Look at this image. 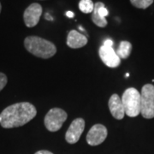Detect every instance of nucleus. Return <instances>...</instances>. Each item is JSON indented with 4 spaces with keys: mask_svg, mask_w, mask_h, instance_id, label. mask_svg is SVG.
<instances>
[{
    "mask_svg": "<svg viewBox=\"0 0 154 154\" xmlns=\"http://www.w3.org/2000/svg\"><path fill=\"white\" fill-rule=\"evenodd\" d=\"M42 6L38 3H33L28 6L23 13V20L28 28L35 27L39 22L42 15Z\"/></svg>",
    "mask_w": 154,
    "mask_h": 154,
    "instance_id": "nucleus-7",
    "label": "nucleus"
},
{
    "mask_svg": "<svg viewBox=\"0 0 154 154\" xmlns=\"http://www.w3.org/2000/svg\"><path fill=\"white\" fill-rule=\"evenodd\" d=\"M34 154H53L51 152L46 151V150H41V151H38L36 152Z\"/></svg>",
    "mask_w": 154,
    "mask_h": 154,
    "instance_id": "nucleus-18",
    "label": "nucleus"
},
{
    "mask_svg": "<svg viewBox=\"0 0 154 154\" xmlns=\"http://www.w3.org/2000/svg\"><path fill=\"white\" fill-rule=\"evenodd\" d=\"M108 105H109L110 113L115 119L122 120L124 117V115H125L124 107L122 103L121 98L117 94H112L110 96Z\"/></svg>",
    "mask_w": 154,
    "mask_h": 154,
    "instance_id": "nucleus-11",
    "label": "nucleus"
},
{
    "mask_svg": "<svg viewBox=\"0 0 154 154\" xmlns=\"http://www.w3.org/2000/svg\"><path fill=\"white\" fill-rule=\"evenodd\" d=\"M140 113L146 119L154 117V86L144 85L140 93Z\"/></svg>",
    "mask_w": 154,
    "mask_h": 154,
    "instance_id": "nucleus-4",
    "label": "nucleus"
},
{
    "mask_svg": "<svg viewBox=\"0 0 154 154\" xmlns=\"http://www.w3.org/2000/svg\"><path fill=\"white\" fill-rule=\"evenodd\" d=\"M121 99L128 116L135 117L140 113V93L137 89L134 88L126 89Z\"/></svg>",
    "mask_w": 154,
    "mask_h": 154,
    "instance_id": "nucleus-3",
    "label": "nucleus"
},
{
    "mask_svg": "<svg viewBox=\"0 0 154 154\" xmlns=\"http://www.w3.org/2000/svg\"><path fill=\"white\" fill-rule=\"evenodd\" d=\"M129 76V74H126V77Z\"/></svg>",
    "mask_w": 154,
    "mask_h": 154,
    "instance_id": "nucleus-22",
    "label": "nucleus"
},
{
    "mask_svg": "<svg viewBox=\"0 0 154 154\" xmlns=\"http://www.w3.org/2000/svg\"><path fill=\"white\" fill-rule=\"evenodd\" d=\"M99 55L102 62L109 68H116L121 64V58L117 56L112 46L103 45L99 47Z\"/></svg>",
    "mask_w": 154,
    "mask_h": 154,
    "instance_id": "nucleus-8",
    "label": "nucleus"
},
{
    "mask_svg": "<svg viewBox=\"0 0 154 154\" xmlns=\"http://www.w3.org/2000/svg\"><path fill=\"white\" fill-rule=\"evenodd\" d=\"M104 45H107V46H113V41L110 39V38H108V39H106L105 40V42H104Z\"/></svg>",
    "mask_w": 154,
    "mask_h": 154,
    "instance_id": "nucleus-17",
    "label": "nucleus"
},
{
    "mask_svg": "<svg viewBox=\"0 0 154 154\" xmlns=\"http://www.w3.org/2000/svg\"><path fill=\"white\" fill-rule=\"evenodd\" d=\"M37 115L35 106L28 102L16 103L6 107L0 113V125L4 128L24 126Z\"/></svg>",
    "mask_w": 154,
    "mask_h": 154,
    "instance_id": "nucleus-1",
    "label": "nucleus"
},
{
    "mask_svg": "<svg viewBox=\"0 0 154 154\" xmlns=\"http://www.w3.org/2000/svg\"><path fill=\"white\" fill-rule=\"evenodd\" d=\"M45 19L48 20V21H51V20H52V17H50L49 14H46V15H45Z\"/></svg>",
    "mask_w": 154,
    "mask_h": 154,
    "instance_id": "nucleus-20",
    "label": "nucleus"
},
{
    "mask_svg": "<svg viewBox=\"0 0 154 154\" xmlns=\"http://www.w3.org/2000/svg\"><path fill=\"white\" fill-rule=\"evenodd\" d=\"M109 15V11L105 8L102 2H97L94 4V9L92 13V21L96 26L99 28H105L108 24L106 17Z\"/></svg>",
    "mask_w": 154,
    "mask_h": 154,
    "instance_id": "nucleus-10",
    "label": "nucleus"
},
{
    "mask_svg": "<svg viewBox=\"0 0 154 154\" xmlns=\"http://www.w3.org/2000/svg\"><path fill=\"white\" fill-rule=\"evenodd\" d=\"M132 51V44L128 41H121L118 46V49L116 50V54L122 59H127Z\"/></svg>",
    "mask_w": 154,
    "mask_h": 154,
    "instance_id": "nucleus-13",
    "label": "nucleus"
},
{
    "mask_svg": "<svg viewBox=\"0 0 154 154\" xmlns=\"http://www.w3.org/2000/svg\"><path fill=\"white\" fill-rule=\"evenodd\" d=\"M88 44V38L76 30H71L67 37V45L72 49H79Z\"/></svg>",
    "mask_w": 154,
    "mask_h": 154,
    "instance_id": "nucleus-12",
    "label": "nucleus"
},
{
    "mask_svg": "<svg viewBox=\"0 0 154 154\" xmlns=\"http://www.w3.org/2000/svg\"><path fill=\"white\" fill-rule=\"evenodd\" d=\"M66 16L69 18H72V17H75V14L72 12V11H67L66 12Z\"/></svg>",
    "mask_w": 154,
    "mask_h": 154,
    "instance_id": "nucleus-19",
    "label": "nucleus"
},
{
    "mask_svg": "<svg viewBox=\"0 0 154 154\" xmlns=\"http://www.w3.org/2000/svg\"><path fill=\"white\" fill-rule=\"evenodd\" d=\"M24 46L33 56L47 59L57 52V47L52 42L38 36H28L24 39Z\"/></svg>",
    "mask_w": 154,
    "mask_h": 154,
    "instance_id": "nucleus-2",
    "label": "nucleus"
},
{
    "mask_svg": "<svg viewBox=\"0 0 154 154\" xmlns=\"http://www.w3.org/2000/svg\"><path fill=\"white\" fill-rule=\"evenodd\" d=\"M1 11H2V5H1V3H0V13H1Z\"/></svg>",
    "mask_w": 154,
    "mask_h": 154,
    "instance_id": "nucleus-21",
    "label": "nucleus"
},
{
    "mask_svg": "<svg viewBox=\"0 0 154 154\" xmlns=\"http://www.w3.org/2000/svg\"><path fill=\"white\" fill-rule=\"evenodd\" d=\"M108 135L106 127L103 124H95L90 128L87 134V142L88 145L95 146L103 143Z\"/></svg>",
    "mask_w": 154,
    "mask_h": 154,
    "instance_id": "nucleus-6",
    "label": "nucleus"
},
{
    "mask_svg": "<svg viewBox=\"0 0 154 154\" xmlns=\"http://www.w3.org/2000/svg\"><path fill=\"white\" fill-rule=\"evenodd\" d=\"M7 82H8V78L6 76V75L0 72V92L5 88Z\"/></svg>",
    "mask_w": 154,
    "mask_h": 154,
    "instance_id": "nucleus-16",
    "label": "nucleus"
},
{
    "mask_svg": "<svg viewBox=\"0 0 154 154\" xmlns=\"http://www.w3.org/2000/svg\"><path fill=\"white\" fill-rule=\"evenodd\" d=\"M85 128V120L83 118H76L72 122L69 127L66 134L65 140L68 143L75 144L80 140Z\"/></svg>",
    "mask_w": 154,
    "mask_h": 154,
    "instance_id": "nucleus-9",
    "label": "nucleus"
},
{
    "mask_svg": "<svg viewBox=\"0 0 154 154\" xmlns=\"http://www.w3.org/2000/svg\"><path fill=\"white\" fill-rule=\"evenodd\" d=\"M79 9L85 14H90L94 11V4L92 0H81L79 2Z\"/></svg>",
    "mask_w": 154,
    "mask_h": 154,
    "instance_id": "nucleus-14",
    "label": "nucleus"
},
{
    "mask_svg": "<svg viewBox=\"0 0 154 154\" xmlns=\"http://www.w3.org/2000/svg\"><path fill=\"white\" fill-rule=\"evenodd\" d=\"M66 111L60 108H52L47 112L44 119L45 128L50 132H57L67 120Z\"/></svg>",
    "mask_w": 154,
    "mask_h": 154,
    "instance_id": "nucleus-5",
    "label": "nucleus"
},
{
    "mask_svg": "<svg viewBox=\"0 0 154 154\" xmlns=\"http://www.w3.org/2000/svg\"><path fill=\"white\" fill-rule=\"evenodd\" d=\"M132 5L136 7L138 9H146L149 6L152 5L153 0H130Z\"/></svg>",
    "mask_w": 154,
    "mask_h": 154,
    "instance_id": "nucleus-15",
    "label": "nucleus"
}]
</instances>
